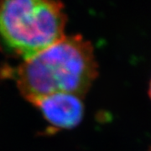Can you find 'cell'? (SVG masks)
<instances>
[{
	"label": "cell",
	"instance_id": "4",
	"mask_svg": "<svg viewBox=\"0 0 151 151\" xmlns=\"http://www.w3.org/2000/svg\"><path fill=\"white\" fill-rule=\"evenodd\" d=\"M149 96H150L151 99V80L150 82V86H149Z\"/></svg>",
	"mask_w": 151,
	"mask_h": 151
},
{
	"label": "cell",
	"instance_id": "1",
	"mask_svg": "<svg viewBox=\"0 0 151 151\" xmlns=\"http://www.w3.org/2000/svg\"><path fill=\"white\" fill-rule=\"evenodd\" d=\"M14 76L22 96L31 103L55 93L82 97L97 76L94 49L81 35L65 36L24 60Z\"/></svg>",
	"mask_w": 151,
	"mask_h": 151
},
{
	"label": "cell",
	"instance_id": "2",
	"mask_svg": "<svg viewBox=\"0 0 151 151\" xmlns=\"http://www.w3.org/2000/svg\"><path fill=\"white\" fill-rule=\"evenodd\" d=\"M61 0H0V50L27 60L65 37Z\"/></svg>",
	"mask_w": 151,
	"mask_h": 151
},
{
	"label": "cell",
	"instance_id": "5",
	"mask_svg": "<svg viewBox=\"0 0 151 151\" xmlns=\"http://www.w3.org/2000/svg\"><path fill=\"white\" fill-rule=\"evenodd\" d=\"M150 151H151V147H150Z\"/></svg>",
	"mask_w": 151,
	"mask_h": 151
},
{
	"label": "cell",
	"instance_id": "3",
	"mask_svg": "<svg viewBox=\"0 0 151 151\" xmlns=\"http://www.w3.org/2000/svg\"><path fill=\"white\" fill-rule=\"evenodd\" d=\"M49 124L57 129H71L80 124L84 113L81 97L69 93H55L35 103Z\"/></svg>",
	"mask_w": 151,
	"mask_h": 151
}]
</instances>
